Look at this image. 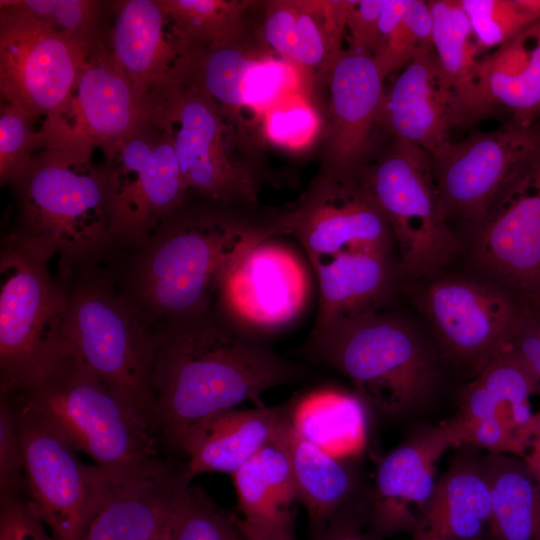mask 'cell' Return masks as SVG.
I'll use <instances>...</instances> for the list:
<instances>
[{
  "label": "cell",
  "mask_w": 540,
  "mask_h": 540,
  "mask_svg": "<svg viewBox=\"0 0 540 540\" xmlns=\"http://www.w3.org/2000/svg\"><path fill=\"white\" fill-rule=\"evenodd\" d=\"M263 115L267 138L290 149L309 145L320 127L317 111L301 91L278 101Z\"/></svg>",
  "instance_id": "b9f144b4"
},
{
  "label": "cell",
  "mask_w": 540,
  "mask_h": 540,
  "mask_svg": "<svg viewBox=\"0 0 540 540\" xmlns=\"http://www.w3.org/2000/svg\"><path fill=\"white\" fill-rule=\"evenodd\" d=\"M279 237L261 241L235 263L214 304L238 330L262 341L291 328L312 295L310 263Z\"/></svg>",
  "instance_id": "4fadbf2b"
},
{
  "label": "cell",
  "mask_w": 540,
  "mask_h": 540,
  "mask_svg": "<svg viewBox=\"0 0 540 540\" xmlns=\"http://www.w3.org/2000/svg\"><path fill=\"white\" fill-rule=\"evenodd\" d=\"M414 301L449 358L473 377L502 349L525 308L496 284L439 274L425 278Z\"/></svg>",
  "instance_id": "5bb4252c"
},
{
  "label": "cell",
  "mask_w": 540,
  "mask_h": 540,
  "mask_svg": "<svg viewBox=\"0 0 540 540\" xmlns=\"http://www.w3.org/2000/svg\"><path fill=\"white\" fill-rule=\"evenodd\" d=\"M478 86L487 111L499 105L530 125L540 114V20L479 60Z\"/></svg>",
  "instance_id": "f1b7e54d"
},
{
  "label": "cell",
  "mask_w": 540,
  "mask_h": 540,
  "mask_svg": "<svg viewBox=\"0 0 540 540\" xmlns=\"http://www.w3.org/2000/svg\"><path fill=\"white\" fill-rule=\"evenodd\" d=\"M383 81L372 57L347 49L335 62L328 77L329 121L317 184L359 182L374 127L380 124Z\"/></svg>",
  "instance_id": "ac0fdd59"
},
{
  "label": "cell",
  "mask_w": 540,
  "mask_h": 540,
  "mask_svg": "<svg viewBox=\"0 0 540 540\" xmlns=\"http://www.w3.org/2000/svg\"><path fill=\"white\" fill-rule=\"evenodd\" d=\"M93 50L0 2L1 95L31 121L63 108Z\"/></svg>",
  "instance_id": "7c38bea8"
},
{
  "label": "cell",
  "mask_w": 540,
  "mask_h": 540,
  "mask_svg": "<svg viewBox=\"0 0 540 540\" xmlns=\"http://www.w3.org/2000/svg\"><path fill=\"white\" fill-rule=\"evenodd\" d=\"M453 447L445 423L421 429L380 462L367 511L369 537L414 530L434 493L436 462Z\"/></svg>",
  "instance_id": "ffe728a7"
},
{
  "label": "cell",
  "mask_w": 540,
  "mask_h": 540,
  "mask_svg": "<svg viewBox=\"0 0 540 540\" xmlns=\"http://www.w3.org/2000/svg\"><path fill=\"white\" fill-rule=\"evenodd\" d=\"M64 334L78 357L153 423L155 323L121 288L116 275L95 267L75 274Z\"/></svg>",
  "instance_id": "8992f818"
},
{
  "label": "cell",
  "mask_w": 540,
  "mask_h": 540,
  "mask_svg": "<svg viewBox=\"0 0 540 540\" xmlns=\"http://www.w3.org/2000/svg\"><path fill=\"white\" fill-rule=\"evenodd\" d=\"M162 129V136L141 171L125 176H117L114 171L110 227L115 249L133 251L141 247L186 201L189 190L173 137L167 128Z\"/></svg>",
  "instance_id": "603a6c76"
},
{
  "label": "cell",
  "mask_w": 540,
  "mask_h": 540,
  "mask_svg": "<svg viewBox=\"0 0 540 540\" xmlns=\"http://www.w3.org/2000/svg\"><path fill=\"white\" fill-rule=\"evenodd\" d=\"M273 441L289 459L299 501L317 535L349 501L354 489L352 474L341 459L303 438L290 416L280 424Z\"/></svg>",
  "instance_id": "f546056e"
},
{
  "label": "cell",
  "mask_w": 540,
  "mask_h": 540,
  "mask_svg": "<svg viewBox=\"0 0 540 540\" xmlns=\"http://www.w3.org/2000/svg\"><path fill=\"white\" fill-rule=\"evenodd\" d=\"M365 407L355 393L324 388L291 406L290 420L303 438L342 459L356 454L365 444Z\"/></svg>",
  "instance_id": "1f68e13d"
},
{
  "label": "cell",
  "mask_w": 540,
  "mask_h": 540,
  "mask_svg": "<svg viewBox=\"0 0 540 540\" xmlns=\"http://www.w3.org/2000/svg\"><path fill=\"white\" fill-rule=\"evenodd\" d=\"M383 0H354L346 16L348 50L373 58L379 38V18Z\"/></svg>",
  "instance_id": "bcb514c9"
},
{
  "label": "cell",
  "mask_w": 540,
  "mask_h": 540,
  "mask_svg": "<svg viewBox=\"0 0 540 540\" xmlns=\"http://www.w3.org/2000/svg\"><path fill=\"white\" fill-rule=\"evenodd\" d=\"M536 383L500 350L464 389L457 415L445 424L453 447L481 448L520 457L534 414Z\"/></svg>",
  "instance_id": "e0dca14e"
},
{
  "label": "cell",
  "mask_w": 540,
  "mask_h": 540,
  "mask_svg": "<svg viewBox=\"0 0 540 540\" xmlns=\"http://www.w3.org/2000/svg\"><path fill=\"white\" fill-rule=\"evenodd\" d=\"M491 500L480 457L456 456L438 478L410 540H484L490 535Z\"/></svg>",
  "instance_id": "4316f807"
},
{
  "label": "cell",
  "mask_w": 540,
  "mask_h": 540,
  "mask_svg": "<svg viewBox=\"0 0 540 540\" xmlns=\"http://www.w3.org/2000/svg\"><path fill=\"white\" fill-rule=\"evenodd\" d=\"M296 68L285 59L277 60L270 54L262 56L252 66L246 78L245 106L264 114L278 101L300 92L299 73Z\"/></svg>",
  "instance_id": "7bdbcfd3"
},
{
  "label": "cell",
  "mask_w": 540,
  "mask_h": 540,
  "mask_svg": "<svg viewBox=\"0 0 540 540\" xmlns=\"http://www.w3.org/2000/svg\"><path fill=\"white\" fill-rule=\"evenodd\" d=\"M484 540H494V539L491 537V535H489V536H488L486 539H484Z\"/></svg>",
  "instance_id": "f907efd6"
},
{
  "label": "cell",
  "mask_w": 540,
  "mask_h": 540,
  "mask_svg": "<svg viewBox=\"0 0 540 540\" xmlns=\"http://www.w3.org/2000/svg\"><path fill=\"white\" fill-rule=\"evenodd\" d=\"M162 9L179 55L245 38V14L252 1L156 0Z\"/></svg>",
  "instance_id": "d590c367"
},
{
  "label": "cell",
  "mask_w": 540,
  "mask_h": 540,
  "mask_svg": "<svg viewBox=\"0 0 540 540\" xmlns=\"http://www.w3.org/2000/svg\"><path fill=\"white\" fill-rule=\"evenodd\" d=\"M27 491L24 459L14 401L1 394L0 402V495Z\"/></svg>",
  "instance_id": "ee69618b"
},
{
  "label": "cell",
  "mask_w": 540,
  "mask_h": 540,
  "mask_svg": "<svg viewBox=\"0 0 540 540\" xmlns=\"http://www.w3.org/2000/svg\"><path fill=\"white\" fill-rule=\"evenodd\" d=\"M21 110L6 104L0 113V180L1 185L16 188L28 173L34 159L33 151L40 149L38 132Z\"/></svg>",
  "instance_id": "60d3db41"
},
{
  "label": "cell",
  "mask_w": 540,
  "mask_h": 540,
  "mask_svg": "<svg viewBox=\"0 0 540 540\" xmlns=\"http://www.w3.org/2000/svg\"><path fill=\"white\" fill-rule=\"evenodd\" d=\"M468 117L447 81L434 48L421 49L385 92L380 124L395 139L434 156L450 143V132Z\"/></svg>",
  "instance_id": "44dd1931"
},
{
  "label": "cell",
  "mask_w": 540,
  "mask_h": 540,
  "mask_svg": "<svg viewBox=\"0 0 540 540\" xmlns=\"http://www.w3.org/2000/svg\"><path fill=\"white\" fill-rule=\"evenodd\" d=\"M265 54L243 38L237 42L179 55L174 83L190 87L212 100L221 113L245 106V83L252 66Z\"/></svg>",
  "instance_id": "d6a6232c"
},
{
  "label": "cell",
  "mask_w": 540,
  "mask_h": 540,
  "mask_svg": "<svg viewBox=\"0 0 540 540\" xmlns=\"http://www.w3.org/2000/svg\"><path fill=\"white\" fill-rule=\"evenodd\" d=\"M281 222L283 236L298 240L309 263L345 251H392L395 245L389 222L361 181L315 184Z\"/></svg>",
  "instance_id": "d6986e66"
},
{
  "label": "cell",
  "mask_w": 540,
  "mask_h": 540,
  "mask_svg": "<svg viewBox=\"0 0 540 540\" xmlns=\"http://www.w3.org/2000/svg\"><path fill=\"white\" fill-rule=\"evenodd\" d=\"M433 15V46L441 69L465 109L468 120L488 111L478 86V52L459 0L428 1Z\"/></svg>",
  "instance_id": "e575fe53"
},
{
  "label": "cell",
  "mask_w": 540,
  "mask_h": 540,
  "mask_svg": "<svg viewBox=\"0 0 540 540\" xmlns=\"http://www.w3.org/2000/svg\"><path fill=\"white\" fill-rule=\"evenodd\" d=\"M109 50L136 94L147 103L155 90L173 83L179 52L156 0L113 4Z\"/></svg>",
  "instance_id": "484cf974"
},
{
  "label": "cell",
  "mask_w": 540,
  "mask_h": 540,
  "mask_svg": "<svg viewBox=\"0 0 540 540\" xmlns=\"http://www.w3.org/2000/svg\"><path fill=\"white\" fill-rule=\"evenodd\" d=\"M148 117L147 103L103 43L91 52L63 108L44 119L40 149L92 154L101 148L108 159Z\"/></svg>",
  "instance_id": "9a60e30c"
},
{
  "label": "cell",
  "mask_w": 540,
  "mask_h": 540,
  "mask_svg": "<svg viewBox=\"0 0 540 540\" xmlns=\"http://www.w3.org/2000/svg\"><path fill=\"white\" fill-rule=\"evenodd\" d=\"M237 518L200 486L185 484L173 500L161 540H248Z\"/></svg>",
  "instance_id": "74e56055"
},
{
  "label": "cell",
  "mask_w": 540,
  "mask_h": 540,
  "mask_svg": "<svg viewBox=\"0 0 540 540\" xmlns=\"http://www.w3.org/2000/svg\"><path fill=\"white\" fill-rule=\"evenodd\" d=\"M540 153V128L525 124L450 142L433 158L439 192L448 217L472 227L517 173Z\"/></svg>",
  "instance_id": "2e32d148"
},
{
  "label": "cell",
  "mask_w": 540,
  "mask_h": 540,
  "mask_svg": "<svg viewBox=\"0 0 540 540\" xmlns=\"http://www.w3.org/2000/svg\"><path fill=\"white\" fill-rule=\"evenodd\" d=\"M433 15L428 1L383 0L373 61L385 79L421 49H432Z\"/></svg>",
  "instance_id": "8d00e7d4"
},
{
  "label": "cell",
  "mask_w": 540,
  "mask_h": 540,
  "mask_svg": "<svg viewBox=\"0 0 540 540\" xmlns=\"http://www.w3.org/2000/svg\"><path fill=\"white\" fill-rule=\"evenodd\" d=\"M316 537L317 540H372L362 532L359 519L350 515L344 508Z\"/></svg>",
  "instance_id": "7dc6e473"
},
{
  "label": "cell",
  "mask_w": 540,
  "mask_h": 540,
  "mask_svg": "<svg viewBox=\"0 0 540 540\" xmlns=\"http://www.w3.org/2000/svg\"><path fill=\"white\" fill-rule=\"evenodd\" d=\"M520 458L540 484V412L534 414Z\"/></svg>",
  "instance_id": "681fc988"
},
{
  "label": "cell",
  "mask_w": 540,
  "mask_h": 540,
  "mask_svg": "<svg viewBox=\"0 0 540 540\" xmlns=\"http://www.w3.org/2000/svg\"><path fill=\"white\" fill-rule=\"evenodd\" d=\"M248 540H296L293 521L277 525H257L237 518Z\"/></svg>",
  "instance_id": "c3c4849f"
},
{
  "label": "cell",
  "mask_w": 540,
  "mask_h": 540,
  "mask_svg": "<svg viewBox=\"0 0 540 540\" xmlns=\"http://www.w3.org/2000/svg\"><path fill=\"white\" fill-rule=\"evenodd\" d=\"M0 540H56L27 491L0 495Z\"/></svg>",
  "instance_id": "f6af8a7d"
},
{
  "label": "cell",
  "mask_w": 540,
  "mask_h": 540,
  "mask_svg": "<svg viewBox=\"0 0 540 540\" xmlns=\"http://www.w3.org/2000/svg\"><path fill=\"white\" fill-rule=\"evenodd\" d=\"M491 500L494 540H540V484L524 461L507 453L480 457Z\"/></svg>",
  "instance_id": "4dcf8cb0"
},
{
  "label": "cell",
  "mask_w": 540,
  "mask_h": 540,
  "mask_svg": "<svg viewBox=\"0 0 540 540\" xmlns=\"http://www.w3.org/2000/svg\"><path fill=\"white\" fill-rule=\"evenodd\" d=\"M20 9L54 32L89 49L103 44L102 2L95 0H1Z\"/></svg>",
  "instance_id": "f35d334b"
},
{
  "label": "cell",
  "mask_w": 540,
  "mask_h": 540,
  "mask_svg": "<svg viewBox=\"0 0 540 540\" xmlns=\"http://www.w3.org/2000/svg\"><path fill=\"white\" fill-rule=\"evenodd\" d=\"M151 376L153 425L178 451L201 421L305 376L295 362L233 326L215 305L200 313L155 323Z\"/></svg>",
  "instance_id": "6da1fadb"
},
{
  "label": "cell",
  "mask_w": 540,
  "mask_h": 540,
  "mask_svg": "<svg viewBox=\"0 0 540 540\" xmlns=\"http://www.w3.org/2000/svg\"><path fill=\"white\" fill-rule=\"evenodd\" d=\"M150 117L167 128L189 191L224 205L253 207L257 181L229 156L217 105L198 91L167 84L147 99Z\"/></svg>",
  "instance_id": "9c48e42d"
},
{
  "label": "cell",
  "mask_w": 540,
  "mask_h": 540,
  "mask_svg": "<svg viewBox=\"0 0 540 540\" xmlns=\"http://www.w3.org/2000/svg\"><path fill=\"white\" fill-rule=\"evenodd\" d=\"M348 0L266 2L267 46L302 71L329 74L342 52Z\"/></svg>",
  "instance_id": "cb8c5ba5"
},
{
  "label": "cell",
  "mask_w": 540,
  "mask_h": 540,
  "mask_svg": "<svg viewBox=\"0 0 540 540\" xmlns=\"http://www.w3.org/2000/svg\"><path fill=\"white\" fill-rule=\"evenodd\" d=\"M28 496L56 540H83L106 469L84 464L38 412L14 394Z\"/></svg>",
  "instance_id": "30bf717a"
},
{
  "label": "cell",
  "mask_w": 540,
  "mask_h": 540,
  "mask_svg": "<svg viewBox=\"0 0 540 540\" xmlns=\"http://www.w3.org/2000/svg\"><path fill=\"white\" fill-rule=\"evenodd\" d=\"M310 266L319 288L314 326L382 309L399 276L392 251H345Z\"/></svg>",
  "instance_id": "83f0119b"
},
{
  "label": "cell",
  "mask_w": 540,
  "mask_h": 540,
  "mask_svg": "<svg viewBox=\"0 0 540 540\" xmlns=\"http://www.w3.org/2000/svg\"><path fill=\"white\" fill-rule=\"evenodd\" d=\"M232 476L243 520L257 525L293 521L299 495L289 459L273 440Z\"/></svg>",
  "instance_id": "836d02e7"
},
{
  "label": "cell",
  "mask_w": 540,
  "mask_h": 540,
  "mask_svg": "<svg viewBox=\"0 0 540 540\" xmlns=\"http://www.w3.org/2000/svg\"><path fill=\"white\" fill-rule=\"evenodd\" d=\"M479 50L499 47L540 20L527 0H459Z\"/></svg>",
  "instance_id": "ab89813d"
},
{
  "label": "cell",
  "mask_w": 540,
  "mask_h": 540,
  "mask_svg": "<svg viewBox=\"0 0 540 540\" xmlns=\"http://www.w3.org/2000/svg\"><path fill=\"white\" fill-rule=\"evenodd\" d=\"M51 259L13 234L0 254V393H21L75 350L64 334L69 286L53 279Z\"/></svg>",
  "instance_id": "52a82bcc"
},
{
  "label": "cell",
  "mask_w": 540,
  "mask_h": 540,
  "mask_svg": "<svg viewBox=\"0 0 540 540\" xmlns=\"http://www.w3.org/2000/svg\"><path fill=\"white\" fill-rule=\"evenodd\" d=\"M77 451L112 471L145 466L158 457L151 419L109 388L74 352L29 389L15 393Z\"/></svg>",
  "instance_id": "5b68a950"
},
{
  "label": "cell",
  "mask_w": 540,
  "mask_h": 540,
  "mask_svg": "<svg viewBox=\"0 0 540 540\" xmlns=\"http://www.w3.org/2000/svg\"><path fill=\"white\" fill-rule=\"evenodd\" d=\"M291 406L232 408L201 421L183 438L179 452L188 457L183 467L187 482L207 472L234 474L272 442Z\"/></svg>",
  "instance_id": "d4e9b609"
},
{
  "label": "cell",
  "mask_w": 540,
  "mask_h": 540,
  "mask_svg": "<svg viewBox=\"0 0 540 540\" xmlns=\"http://www.w3.org/2000/svg\"><path fill=\"white\" fill-rule=\"evenodd\" d=\"M470 256L485 280L525 308H540V153L473 226Z\"/></svg>",
  "instance_id": "8fae6325"
},
{
  "label": "cell",
  "mask_w": 540,
  "mask_h": 540,
  "mask_svg": "<svg viewBox=\"0 0 540 540\" xmlns=\"http://www.w3.org/2000/svg\"><path fill=\"white\" fill-rule=\"evenodd\" d=\"M115 173L92 154L42 148L16 187L19 226L12 234L42 255L57 256L62 281L114 252L110 204Z\"/></svg>",
  "instance_id": "3957f363"
},
{
  "label": "cell",
  "mask_w": 540,
  "mask_h": 540,
  "mask_svg": "<svg viewBox=\"0 0 540 540\" xmlns=\"http://www.w3.org/2000/svg\"><path fill=\"white\" fill-rule=\"evenodd\" d=\"M183 469L162 460L106 477L83 540H161Z\"/></svg>",
  "instance_id": "7402d4cb"
},
{
  "label": "cell",
  "mask_w": 540,
  "mask_h": 540,
  "mask_svg": "<svg viewBox=\"0 0 540 540\" xmlns=\"http://www.w3.org/2000/svg\"><path fill=\"white\" fill-rule=\"evenodd\" d=\"M360 181L390 224L399 276L439 274L459 251L460 241L447 224L432 156L395 139L388 154L363 172Z\"/></svg>",
  "instance_id": "ba28073f"
},
{
  "label": "cell",
  "mask_w": 540,
  "mask_h": 540,
  "mask_svg": "<svg viewBox=\"0 0 540 540\" xmlns=\"http://www.w3.org/2000/svg\"><path fill=\"white\" fill-rule=\"evenodd\" d=\"M183 205L131 251L116 276L154 323L212 307L235 263L261 241L282 236L281 214L252 219L222 210H185Z\"/></svg>",
  "instance_id": "7a4b0ae2"
},
{
  "label": "cell",
  "mask_w": 540,
  "mask_h": 540,
  "mask_svg": "<svg viewBox=\"0 0 540 540\" xmlns=\"http://www.w3.org/2000/svg\"><path fill=\"white\" fill-rule=\"evenodd\" d=\"M306 350L345 375L362 402L383 415L420 410L438 384L435 351L406 321L382 309L314 326Z\"/></svg>",
  "instance_id": "277c9868"
}]
</instances>
